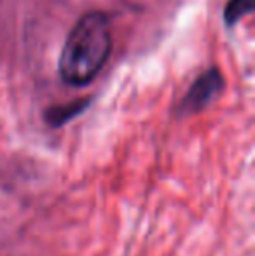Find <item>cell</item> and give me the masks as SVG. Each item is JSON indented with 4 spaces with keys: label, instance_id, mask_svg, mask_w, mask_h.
I'll use <instances>...</instances> for the list:
<instances>
[{
    "label": "cell",
    "instance_id": "obj_2",
    "mask_svg": "<svg viewBox=\"0 0 255 256\" xmlns=\"http://www.w3.org/2000/svg\"><path fill=\"white\" fill-rule=\"evenodd\" d=\"M224 89L225 80L220 70L218 68H208L192 82L189 91L180 100L177 106V115L178 117H191V115L199 114L213 102H217L224 92Z\"/></svg>",
    "mask_w": 255,
    "mask_h": 256
},
{
    "label": "cell",
    "instance_id": "obj_4",
    "mask_svg": "<svg viewBox=\"0 0 255 256\" xmlns=\"http://www.w3.org/2000/svg\"><path fill=\"white\" fill-rule=\"evenodd\" d=\"M255 9V0H227L224 7V23L232 28L238 21L252 14Z\"/></svg>",
    "mask_w": 255,
    "mask_h": 256
},
{
    "label": "cell",
    "instance_id": "obj_3",
    "mask_svg": "<svg viewBox=\"0 0 255 256\" xmlns=\"http://www.w3.org/2000/svg\"><path fill=\"white\" fill-rule=\"evenodd\" d=\"M89 104H91V98L74 100V102L65 104H53L44 112V122L49 128H62L67 122H70L72 118L84 114L89 108Z\"/></svg>",
    "mask_w": 255,
    "mask_h": 256
},
{
    "label": "cell",
    "instance_id": "obj_1",
    "mask_svg": "<svg viewBox=\"0 0 255 256\" xmlns=\"http://www.w3.org/2000/svg\"><path fill=\"white\" fill-rule=\"evenodd\" d=\"M112 51V24L105 12H86L68 34L58 61L65 84L82 88L95 80Z\"/></svg>",
    "mask_w": 255,
    "mask_h": 256
}]
</instances>
